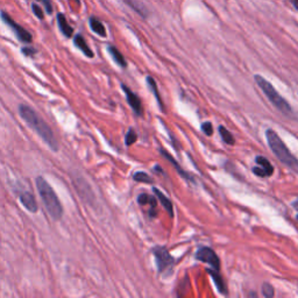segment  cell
Listing matches in <instances>:
<instances>
[{
  "instance_id": "cell-1",
  "label": "cell",
  "mask_w": 298,
  "mask_h": 298,
  "mask_svg": "<svg viewBox=\"0 0 298 298\" xmlns=\"http://www.w3.org/2000/svg\"><path fill=\"white\" fill-rule=\"evenodd\" d=\"M19 113L29 127L33 128L34 131L42 138L44 142L48 144L50 148L55 150V152L58 149L57 141H56V138L54 133L52 131V128L44 123V120L33 110V108L29 107L28 105L21 104L19 106Z\"/></svg>"
},
{
  "instance_id": "cell-2",
  "label": "cell",
  "mask_w": 298,
  "mask_h": 298,
  "mask_svg": "<svg viewBox=\"0 0 298 298\" xmlns=\"http://www.w3.org/2000/svg\"><path fill=\"white\" fill-rule=\"evenodd\" d=\"M265 138H267L268 144H269L274 155H275L283 164H285L289 169H291L295 171V173L298 174V160L296 158V156L291 154L287 144L283 142L282 139L280 138V135L277 134L275 131H273V129H268V131H265Z\"/></svg>"
},
{
  "instance_id": "cell-3",
  "label": "cell",
  "mask_w": 298,
  "mask_h": 298,
  "mask_svg": "<svg viewBox=\"0 0 298 298\" xmlns=\"http://www.w3.org/2000/svg\"><path fill=\"white\" fill-rule=\"evenodd\" d=\"M35 183H36V188L37 191H39L41 200L43 202L46 210L48 211L50 217L55 220L61 219L62 215H63V208H62L60 199H58L57 194L55 193L54 189L50 187L49 183L43 177H37Z\"/></svg>"
},
{
  "instance_id": "cell-4",
  "label": "cell",
  "mask_w": 298,
  "mask_h": 298,
  "mask_svg": "<svg viewBox=\"0 0 298 298\" xmlns=\"http://www.w3.org/2000/svg\"><path fill=\"white\" fill-rule=\"evenodd\" d=\"M254 79H255L256 84L259 85V88L263 91L265 97L270 100L271 104L275 106L277 110L281 112L282 114H284V116L294 118L293 107H291L290 104H289L287 100L283 98L281 94L277 92V91L275 90V88H274L273 85H271L269 82L267 81V79L262 77L261 75H255Z\"/></svg>"
},
{
  "instance_id": "cell-5",
  "label": "cell",
  "mask_w": 298,
  "mask_h": 298,
  "mask_svg": "<svg viewBox=\"0 0 298 298\" xmlns=\"http://www.w3.org/2000/svg\"><path fill=\"white\" fill-rule=\"evenodd\" d=\"M1 19L4 20V22L6 23V25H8L12 29H13L14 33H16L18 39H19L20 41H22V42H25V43H31L32 42V40H33V37H32V34L29 33L28 31H26L25 28L21 27L19 23H17L16 21H14V20L12 19V18L8 16L7 13L2 12Z\"/></svg>"
},
{
  "instance_id": "cell-6",
  "label": "cell",
  "mask_w": 298,
  "mask_h": 298,
  "mask_svg": "<svg viewBox=\"0 0 298 298\" xmlns=\"http://www.w3.org/2000/svg\"><path fill=\"white\" fill-rule=\"evenodd\" d=\"M196 258L197 260H199V261L210 264L211 269H213L215 271L220 270L219 258H218L217 254H215L213 249L209 248V247H202V248L198 249V252L196 253Z\"/></svg>"
},
{
  "instance_id": "cell-7",
  "label": "cell",
  "mask_w": 298,
  "mask_h": 298,
  "mask_svg": "<svg viewBox=\"0 0 298 298\" xmlns=\"http://www.w3.org/2000/svg\"><path fill=\"white\" fill-rule=\"evenodd\" d=\"M153 254H154L156 259V264H158V271L162 273L167 269L168 267H170L174 263V258L169 254L167 248L164 247H155L153 249Z\"/></svg>"
},
{
  "instance_id": "cell-8",
  "label": "cell",
  "mask_w": 298,
  "mask_h": 298,
  "mask_svg": "<svg viewBox=\"0 0 298 298\" xmlns=\"http://www.w3.org/2000/svg\"><path fill=\"white\" fill-rule=\"evenodd\" d=\"M258 167L253 168V173L259 177H269L274 174V167L263 156H258L255 158Z\"/></svg>"
},
{
  "instance_id": "cell-9",
  "label": "cell",
  "mask_w": 298,
  "mask_h": 298,
  "mask_svg": "<svg viewBox=\"0 0 298 298\" xmlns=\"http://www.w3.org/2000/svg\"><path fill=\"white\" fill-rule=\"evenodd\" d=\"M123 92H125L126 94V99H127L128 104L131 107L133 108V111L135 112V114L137 116H142V112H143V108H142V104H141V100L139 97L135 94L133 91L131 90V88L126 87V85H122Z\"/></svg>"
},
{
  "instance_id": "cell-10",
  "label": "cell",
  "mask_w": 298,
  "mask_h": 298,
  "mask_svg": "<svg viewBox=\"0 0 298 298\" xmlns=\"http://www.w3.org/2000/svg\"><path fill=\"white\" fill-rule=\"evenodd\" d=\"M20 202H21V204L25 206V209H27L29 212H32V213H35V212H37V203L36 199H35V197L32 193H22L20 194Z\"/></svg>"
},
{
  "instance_id": "cell-11",
  "label": "cell",
  "mask_w": 298,
  "mask_h": 298,
  "mask_svg": "<svg viewBox=\"0 0 298 298\" xmlns=\"http://www.w3.org/2000/svg\"><path fill=\"white\" fill-rule=\"evenodd\" d=\"M57 22H58V27H60L62 33L66 35L67 37H71L72 34H73V29H72L71 26L68 23L67 18L63 13L57 14Z\"/></svg>"
},
{
  "instance_id": "cell-12",
  "label": "cell",
  "mask_w": 298,
  "mask_h": 298,
  "mask_svg": "<svg viewBox=\"0 0 298 298\" xmlns=\"http://www.w3.org/2000/svg\"><path fill=\"white\" fill-rule=\"evenodd\" d=\"M73 42H75L76 47H77V48L81 50V52L83 53L85 56H88V57H90V58L93 57V56H94L93 52L90 49V47L88 46V43L85 42L84 37L82 36V35H79V34L76 35L75 40H73Z\"/></svg>"
},
{
  "instance_id": "cell-13",
  "label": "cell",
  "mask_w": 298,
  "mask_h": 298,
  "mask_svg": "<svg viewBox=\"0 0 298 298\" xmlns=\"http://www.w3.org/2000/svg\"><path fill=\"white\" fill-rule=\"evenodd\" d=\"M153 191H154V193L158 196V198L161 200L162 205L164 206V209H166L168 213H169L170 215H174V208H173V203L170 202L169 198H167L166 196H164L163 193H161L160 190H158V188H153Z\"/></svg>"
},
{
  "instance_id": "cell-14",
  "label": "cell",
  "mask_w": 298,
  "mask_h": 298,
  "mask_svg": "<svg viewBox=\"0 0 298 298\" xmlns=\"http://www.w3.org/2000/svg\"><path fill=\"white\" fill-rule=\"evenodd\" d=\"M90 27L94 32V33L98 34L99 36H102V37L106 36L105 26L103 25V22L99 21L97 18H94V17L91 18V19H90Z\"/></svg>"
},
{
  "instance_id": "cell-15",
  "label": "cell",
  "mask_w": 298,
  "mask_h": 298,
  "mask_svg": "<svg viewBox=\"0 0 298 298\" xmlns=\"http://www.w3.org/2000/svg\"><path fill=\"white\" fill-rule=\"evenodd\" d=\"M161 154L166 156V158H167V160L169 161L171 164H174V166H175V169H176L177 171H178V174H179V175H181L182 177H184V178H187V179H191V181H193V176L190 177V175H189L188 173H185V171L183 170L181 167H179V164L177 163V162L175 161V158H174L173 156H171V155L169 154V153L166 152V150H164V149H161Z\"/></svg>"
},
{
  "instance_id": "cell-16",
  "label": "cell",
  "mask_w": 298,
  "mask_h": 298,
  "mask_svg": "<svg viewBox=\"0 0 298 298\" xmlns=\"http://www.w3.org/2000/svg\"><path fill=\"white\" fill-rule=\"evenodd\" d=\"M108 53H110L111 56H112V58H113V60L116 61L117 64H119V66L123 67V68L127 67V62H126L125 57H123L122 53H120L119 50L116 48V47H113V46L108 47Z\"/></svg>"
},
{
  "instance_id": "cell-17",
  "label": "cell",
  "mask_w": 298,
  "mask_h": 298,
  "mask_svg": "<svg viewBox=\"0 0 298 298\" xmlns=\"http://www.w3.org/2000/svg\"><path fill=\"white\" fill-rule=\"evenodd\" d=\"M123 1H125L128 6H131L133 10L137 12V13L140 14L141 17H143V18L148 17V11H147V8L144 7V5L140 4V2H138V1H134V0H123Z\"/></svg>"
},
{
  "instance_id": "cell-18",
  "label": "cell",
  "mask_w": 298,
  "mask_h": 298,
  "mask_svg": "<svg viewBox=\"0 0 298 298\" xmlns=\"http://www.w3.org/2000/svg\"><path fill=\"white\" fill-rule=\"evenodd\" d=\"M209 274H210V275L212 276V279H213V281L215 283V285H217L218 290H219L221 294H225L226 293L225 284H224V281H223V279H221L219 271H215V270L211 269V268H210V269H209Z\"/></svg>"
},
{
  "instance_id": "cell-19",
  "label": "cell",
  "mask_w": 298,
  "mask_h": 298,
  "mask_svg": "<svg viewBox=\"0 0 298 298\" xmlns=\"http://www.w3.org/2000/svg\"><path fill=\"white\" fill-rule=\"evenodd\" d=\"M138 203L140 205H147V204H150V208H152V210H150V215H154L153 214V209L156 208V199L154 198V197L152 196H148L147 193H142L139 196L138 198Z\"/></svg>"
},
{
  "instance_id": "cell-20",
  "label": "cell",
  "mask_w": 298,
  "mask_h": 298,
  "mask_svg": "<svg viewBox=\"0 0 298 298\" xmlns=\"http://www.w3.org/2000/svg\"><path fill=\"white\" fill-rule=\"evenodd\" d=\"M219 133L221 135V139L224 140V142L227 143V144H234L235 143V140H234V137H233V134L231 132L228 131V129L224 127V126H219Z\"/></svg>"
},
{
  "instance_id": "cell-21",
  "label": "cell",
  "mask_w": 298,
  "mask_h": 298,
  "mask_svg": "<svg viewBox=\"0 0 298 298\" xmlns=\"http://www.w3.org/2000/svg\"><path fill=\"white\" fill-rule=\"evenodd\" d=\"M147 82H148L149 88H152L153 93L155 94V98L158 99V104H160L161 108H162V110H163V106H162V100H161V98H160V94H158V85H156V82H155L154 79H153L152 77H147Z\"/></svg>"
},
{
  "instance_id": "cell-22",
  "label": "cell",
  "mask_w": 298,
  "mask_h": 298,
  "mask_svg": "<svg viewBox=\"0 0 298 298\" xmlns=\"http://www.w3.org/2000/svg\"><path fill=\"white\" fill-rule=\"evenodd\" d=\"M134 181L137 182H142V183H153V178L150 177L148 174L143 173V171H138L134 174Z\"/></svg>"
},
{
  "instance_id": "cell-23",
  "label": "cell",
  "mask_w": 298,
  "mask_h": 298,
  "mask_svg": "<svg viewBox=\"0 0 298 298\" xmlns=\"http://www.w3.org/2000/svg\"><path fill=\"white\" fill-rule=\"evenodd\" d=\"M137 139H138L137 132H135L133 128H129V131L127 132V134H126V138H125L126 146H132V144L137 141Z\"/></svg>"
},
{
  "instance_id": "cell-24",
  "label": "cell",
  "mask_w": 298,
  "mask_h": 298,
  "mask_svg": "<svg viewBox=\"0 0 298 298\" xmlns=\"http://www.w3.org/2000/svg\"><path fill=\"white\" fill-rule=\"evenodd\" d=\"M262 295L267 298L274 297L275 291H274V288L271 287L269 283H263V285H262Z\"/></svg>"
},
{
  "instance_id": "cell-25",
  "label": "cell",
  "mask_w": 298,
  "mask_h": 298,
  "mask_svg": "<svg viewBox=\"0 0 298 298\" xmlns=\"http://www.w3.org/2000/svg\"><path fill=\"white\" fill-rule=\"evenodd\" d=\"M202 131L204 132L208 137H210V135L213 134V127H212V123H202Z\"/></svg>"
},
{
  "instance_id": "cell-26",
  "label": "cell",
  "mask_w": 298,
  "mask_h": 298,
  "mask_svg": "<svg viewBox=\"0 0 298 298\" xmlns=\"http://www.w3.org/2000/svg\"><path fill=\"white\" fill-rule=\"evenodd\" d=\"M32 10H33V12H34V14L35 16H36L37 18H39V19H41L42 20L43 18H44V14H43V12H42V10H41V7L37 4H34L32 5Z\"/></svg>"
},
{
  "instance_id": "cell-27",
  "label": "cell",
  "mask_w": 298,
  "mask_h": 298,
  "mask_svg": "<svg viewBox=\"0 0 298 298\" xmlns=\"http://www.w3.org/2000/svg\"><path fill=\"white\" fill-rule=\"evenodd\" d=\"M44 2V7H46V11L48 14H52L53 13V6H52V2H50V0H43Z\"/></svg>"
},
{
  "instance_id": "cell-28",
  "label": "cell",
  "mask_w": 298,
  "mask_h": 298,
  "mask_svg": "<svg viewBox=\"0 0 298 298\" xmlns=\"http://www.w3.org/2000/svg\"><path fill=\"white\" fill-rule=\"evenodd\" d=\"M22 53H23V54H25V55L33 56L36 52H35V49H32V48H23V49H22Z\"/></svg>"
},
{
  "instance_id": "cell-29",
  "label": "cell",
  "mask_w": 298,
  "mask_h": 298,
  "mask_svg": "<svg viewBox=\"0 0 298 298\" xmlns=\"http://www.w3.org/2000/svg\"><path fill=\"white\" fill-rule=\"evenodd\" d=\"M288 1L290 2V4L293 5L295 8H296V10H298V0H288Z\"/></svg>"
},
{
  "instance_id": "cell-30",
  "label": "cell",
  "mask_w": 298,
  "mask_h": 298,
  "mask_svg": "<svg viewBox=\"0 0 298 298\" xmlns=\"http://www.w3.org/2000/svg\"><path fill=\"white\" fill-rule=\"evenodd\" d=\"M73 1H76V2H79V0H73Z\"/></svg>"
}]
</instances>
